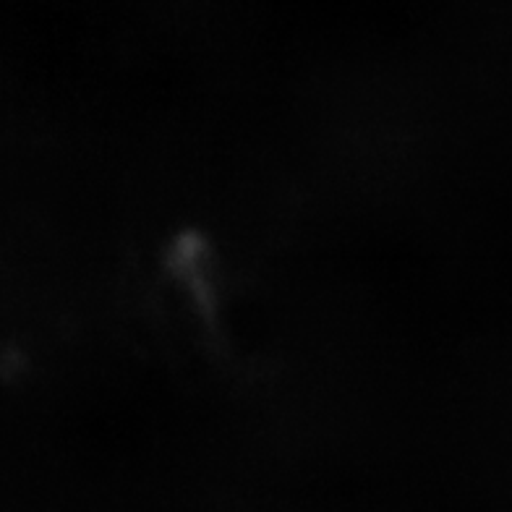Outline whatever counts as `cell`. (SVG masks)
Segmentation results:
<instances>
[]
</instances>
